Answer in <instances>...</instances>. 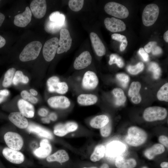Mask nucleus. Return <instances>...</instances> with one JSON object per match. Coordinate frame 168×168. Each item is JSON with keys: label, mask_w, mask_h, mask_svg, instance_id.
<instances>
[{"label": "nucleus", "mask_w": 168, "mask_h": 168, "mask_svg": "<svg viewBox=\"0 0 168 168\" xmlns=\"http://www.w3.org/2000/svg\"><path fill=\"white\" fill-rule=\"evenodd\" d=\"M141 86V84L138 82H133L130 86L128 95L131 97V100L134 104H138L142 100V97L139 93Z\"/></svg>", "instance_id": "5701e85b"}, {"label": "nucleus", "mask_w": 168, "mask_h": 168, "mask_svg": "<svg viewBox=\"0 0 168 168\" xmlns=\"http://www.w3.org/2000/svg\"><path fill=\"white\" fill-rule=\"evenodd\" d=\"M106 28L112 32L123 31L126 29V25L122 21L114 17H107L104 20Z\"/></svg>", "instance_id": "9b49d317"}, {"label": "nucleus", "mask_w": 168, "mask_h": 168, "mask_svg": "<svg viewBox=\"0 0 168 168\" xmlns=\"http://www.w3.org/2000/svg\"><path fill=\"white\" fill-rule=\"evenodd\" d=\"M151 52L152 54L157 55L161 54L162 51L160 47L156 45L153 48Z\"/></svg>", "instance_id": "3c124183"}, {"label": "nucleus", "mask_w": 168, "mask_h": 168, "mask_svg": "<svg viewBox=\"0 0 168 168\" xmlns=\"http://www.w3.org/2000/svg\"><path fill=\"white\" fill-rule=\"evenodd\" d=\"M63 26L57 22L50 21L49 18L46 20L44 24V29L46 31L52 34L57 33Z\"/></svg>", "instance_id": "c756f323"}, {"label": "nucleus", "mask_w": 168, "mask_h": 168, "mask_svg": "<svg viewBox=\"0 0 168 168\" xmlns=\"http://www.w3.org/2000/svg\"><path fill=\"white\" fill-rule=\"evenodd\" d=\"M165 147L160 143H156L144 152L145 156L148 159L152 160L156 156L163 153L165 151Z\"/></svg>", "instance_id": "393cba45"}, {"label": "nucleus", "mask_w": 168, "mask_h": 168, "mask_svg": "<svg viewBox=\"0 0 168 168\" xmlns=\"http://www.w3.org/2000/svg\"><path fill=\"white\" fill-rule=\"evenodd\" d=\"M157 97L160 101H168V83L164 84L160 89L157 94Z\"/></svg>", "instance_id": "f704fd0d"}, {"label": "nucleus", "mask_w": 168, "mask_h": 168, "mask_svg": "<svg viewBox=\"0 0 168 168\" xmlns=\"http://www.w3.org/2000/svg\"><path fill=\"white\" fill-rule=\"evenodd\" d=\"M163 38L165 40L166 42H168V30L166 31L164 34Z\"/></svg>", "instance_id": "bf43d9fd"}, {"label": "nucleus", "mask_w": 168, "mask_h": 168, "mask_svg": "<svg viewBox=\"0 0 168 168\" xmlns=\"http://www.w3.org/2000/svg\"><path fill=\"white\" fill-rule=\"evenodd\" d=\"M108 117L105 115L97 116L93 118L90 122V125L92 128H101L109 122Z\"/></svg>", "instance_id": "a878e982"}, {"label": "nucleus", "mask_w": 168, "mask_h": 168, "mask_svg": "<svg viewBox=\"0 0 168 168\" xmlns=\"http://www.w3.org/2000/svg\"><path fill=\"white\" fill-rule=\"evenodd\" d=\"M100 168H110V167L107 164L104 163L101 165Z\"/></svg>", "instance_id": "e2e57ef3"}, {"label": "nucleus", "mask_w": 168, "mask_h": 168, "mask_svg": "<svg viewBox=\"0 0 168 168\" xmlns=\"http://www.w3.org/2000/svg\"><path fill=\"white\" fill-rule=\"evenodd\" d=\"M57 118V114L54 113H51L49 116V118L52 121L56 120Z\"/></svg>", "instance_id": "6e6d98bb"}, {"label": "nucleus", "mask_w": 168, "mask_h": 168, "mask_svg": "<svg viewBox=\"0 0 168 168\" xmlns=\"http://www.w3.org/2000/svg\"><path fill=\"white\" fill-rule=\"evenodd\" d=\"M128 44V41L127 40L124 41L122 42L120 46V50L121 51L124 50Z\"/></svg>", "instance_id": "864d4df0"}, {"label": "nucleus", "mask_w": 168, "mask_h": 168, "mask_svg": "<svg viewBox=\"0 0 168 168\" xmlns=\"http://www.w3.org/2000/svg\"><path fill=\"white\" fill-rule=\"evenodd\" d=\"M78 125L74 122H69L64 124H59L56 125L54 128L55 135L59 137H63L68 133L76 130Z\"/></svg>", "instance_id": "f8f14e48"}, {"label": "nucleus", "mask_w": 168, "mask_h": 168, "mask_svg": "<svg viewBox=\"0 0 168 168\" xmlns=\"http://www.w3.org/2000/svg\"><path fill=\"white\" fill-rule=\"evenodd\" d=\"M160 166L162 168H168V162H163L160 164Z\"/></svg>", "instance_id": "13d9d810"}, {"label": "nucleus", "mask_w": 168, "mask_h": 168, "mask_svg": "<svg viewBox=\"0 0 168 168\" xmlns=\"http://www.w3.org/2000/svg\"><path fill=\"white\" fill-rule=\"evenodd\" d=\"M29 81L28 77L24 75L22 71L18 70L16 71L12 82V83L15 85L19 83L27 84Z\"/></svg>", "instance_id": "72a5a7b5"}, {"label": "nucleus", "mask_w": 168, "mask_h": 168, "mask_svg": "<svg viewBox=\"0 0 168 168\" xmlns=\"http://www.w3.org/2000/svg\"><path fill=\"white\" fill-rule=\"evenodd\" d=\"M109 63L110 65L116 64L120 68H122L124 65V63L122 58L115 54H112L110 55Z\"/></svg>", "instance_id": "ea45409f"}, {"label": "nucleus", "mask_w": 168, "mask_h": 168, "mask_svg": "<svg viewBox=\"0 0 168 168\" xmlns=\"http://www.w3.org/2000/svg\"><path fill=\"white\" fill-rule=\"evenodd\" d=\"M49 18L51 21L57 22L63 26L64 25L65 16L64 14L60 13L58 11L52 12L50 14Z\"/></svg>", "instance_id": "c9c22d12"}, {"label": "nucleus", "mask_w": 168, "mask_h": 168, "mask_svg": "<svg viewBox=\"0 0 168 168\" xmlns=\"http://www.w3.org/2000/svg\"><path fill=\"white\" fill-rule=\"evenodd\" d=\"M83 168H97L96 167H84Z\"/></svg>", "instance_id": "0e129e2a"}, {"label": "nucleus", "mask_w": 168, "mask_h": 168, "mask_svg": "<svg viewBox=\"0 0 168 168\" xmlns=\"http://www.w3.org/2000/svg\"><path fill=\"white\" fill-rule=\"evenodd\" d=\"M30 7L31 12L36 18L41 19L45 15L47 9L45 0H33L30 4Z\"/></svg>", "instance_id": "9d476101"}, {"label": "nucleus", "mask_w": 168, "mask_h": 168, "mask_svg": "<svg viewBox=\"0 0 168 168\" xmlns=\"http://www.w3.org/2000/svg\"><path fill=\"white\" fill-rule=\"evenodd\" d=\"M42 47L39 41H32L26 45L19 55V59L22 62H27L36 59L39 56Z\"/></svg>", "instance_id": "f03ea898"}, {"label": "nucleus", "mask_w": 168, "mask_h": 168, "mask_svg": "<svg viewBox=\"0 0 168 168\" xmlns=\"http://www.w3.org/2000/svg\"><path fill=\"white\" fill-rule=\"evenodd\" d=\"M47 102L50 107L55 108H67L70 104V102L67 97L61 96L51 97L48 99Z\"/></svg>", "instance_id": "dca6fc26"}, {"label": "nucleus", "mask_w": 168, "mask_h": 168, "mask_svg": "<svg viewBox=\"0 0 168 168\" xmlns=\"http://www.w3.org/2000/svg\"><path fill=\"white\" fill-rule=\"evenodd\" d=\"M83 0H70L68 2V6L73 11L78 12L82 8L84 5Z\"/></svg>", "instance_id": "4c0bfd02"}, {"label": "nucleus", "mask_w": 168, "mask_h": 168, "mask_svg": "<svg viewBox=\"0 0 168 168\" xmlns=\"http://www.w3.org/2000/svg\"><path fill=\"white\" fill-rule=\"evenodd\" d=\"M125 147L124 145L120 142L113 141L108 145L105 152L108 157H116L124 151Z\"/></svg>", "instance_id": "aec40b11"}, {"label": "nucleus", "mask_w": 168, "mask_h": 168, "mask_svg": "<svg viewBox=\"0 0 168 168\" xmlns=\"http://www.w3.org/2000/svg\"><path fill=\"white\" fill-rule=\"evenodd\" d=\"M8 118L12 123L20 128H26L28 125L27 120L20 112H12Z\"/></svg>", "instance_id": "6ab92c4d"}, {"label": "nucleus", "mask_w": 168, "mask_h": 168, "mask_svg": "<svg viewBox=\"0 0 168 168\" xmlns=\"http://www.w3.org/2000/svg\"><path fill=\"white\" fill-rule=\"evenodd\" d=\"M59 82V78L56 76H53L49 78L47 82L49 91L51 92H56Z\"/></svg>", "instance_id": "473e14b6"}, {"label": "nucleus", "mask_w": 168, "mask_h": 168, "mask_svg": "<svg viewBox=\"0 0 168 168\" xmlns=\"http://www.w3.org/2000/svg\"><path fill=\"white\" fill-rule=\"evenodd\" d=\"M90 36L92 45L96 54L99 56L104 55L106 51L105 47L98 35L91 32Z\"/></svg>", "instance_id": "412c9836"}, {"label": "nucleus", "mask_w": 168, "mask_h": 168, "mask_svg": "<svg viewBox=\"0 0 168 168\" xmlns=\"http://www.w3.org/2000/svg\"><path fill=\"white\" fill-rule=\"evenodd\" d=\"M98 100L95 95L91 94H82L77 98L78 103L82 105H90L95 104Z\"/></svg>", "instance_id": "bb28decb"}, {"label": "nucleus", "mask_w": 168, "mask_h": 168, "mask_svg": "<svg viewBox=\"0 0 168 168\" xmlns=\"http://www.w3.org/2000/svg\"><path fill=\"white\" fill-rule=\"evenodd\" d=\"M144 65L141 62H139L135 65H129L127 67V70L132 75H136L143 70Z\"/></svg>", "instance_id": "58836bf2"}, {"label": "nucleus", "mask_w": 168, "mask_h": 168, "mask_svg": "<svg viewBox=\"0 0 168 168\" xmlns=\"http://www.w3.org/2000/svg\"><path fill=\"white\" fill-rule=\"evenodd\" d=\"M117 79L119 81L124 87H126L129 82L130 78L128 76L123 73H119L116 75Z\"/></svg>", "instance_id": "79ce46f5"}, {"label": "nucleus", "mask_w": 168, "mask_h": 168, "mask_svg": "<svg viewBox=\"0 0 168 168\" xmlns=\"http://www.w3.org/2000/svg\"><path fill=\"white\" fill-rule=\"evenodd\" d=\"M5 142L10 148L16 151L20 150L23 145V140L22 137L18 133L8 132L4 136Z\"/></svg>", "instance_id": "0eeeda50"}, {"label": "nucleus", "mask_w": 168, "mask_h": 168, "mask_svg": "<svg viewBox=\"0 0 168 168\" xmlns=\"http://www.w3.org/2000/svg\"><path fill=\"white\" fill-rule=\"evenodd\" d=\"M5 18L4 15L0 12V27H1L3 23Z\"/></svg>", "instance_id": "4d7b16f0"}, {"label": "nucleus", "mask_w": 168, "mask_h": 168, "mask_svg": "<svg viewBox=\"0 0 168 168\" xmlns=\"http://www.w3.org/2000/svg\"><path fill=\"white\" fill-rule=\"evenodd\" d=\"M148 70L153 72V77L155 79H158L161 75V69L156 63L151 62L148 65Z\"/></svg>", "instance_id": "e433bc0d"}, {"label": "nucleus", "mask_w": 168, "mask_h": 168, "mask_svg": "<svg viewBox=\"0 0 168 168\" xmlns=\"http://www.w3.org/2000/svg\"><path fill=\"white\" fill-rule=\"evenodd\" d=\"M59 40L56 37L47 40L43 49V54L45 60L47 62L52 61L54 58L59 45Z\"/></svg>", "instance_id": "423d86ee"}, {"label": "nucleus", "mask_w": 168, "mask_h": 168, "mask_svg": "<svg viewBox=\"0 0 168 168\" xmlns=\"http://www.w3.org/2000/svg\"><path fill=\"white\" fill-rule=\"evenodd\" d=\"M16 72L15 68H9L6 72L1 82L2 87L7 88L12 85Z\"/></svg>", "instance_id": "c85d7f7f"}, {"label": "nucleus", "mask_w": 168, "mask_h": 168, "mask_svg": "<svg viewBox=\"0 0 168 168\" xmlns=\"http://www.w3.org/2000/svg\"><path fill=\"white\" fill-rule=\"evenodd\" d=\"M52 151V147L47 139H43L40 142V147L35 149L33 153L34 155L39 158L47 157Z\"/></svg>", "instance_id": "f3484780"}, {"label": "nucleus", "mask_w": 168, "mask_h": 168, "mask_svg": "<svg viewBox=\"0 0 168 168\" xmlns=\"http://www.w3.org/2000/svg\"><path fill=\"white\" fill-rule=\"evenodd\" d=\"M17 105L20 112L25 117L32 118L34 116V107L28 101L23 99H20L18 101Z\"/></svg>", "instance_id": "4be33fe9"}, {"label": "nucleus", "mask_w": 168, "mask_h": 168, "mask_svg": "<svg viewBox=\"0 0 168 168\" xmlns=\"http://www.w3.org/2000/svg\"><path fill=\"white\" fill-rule=\"evenodd\" d=\"M6 41L5 39L0 35V48L3 47L5 44Z\"/></svg>", "instance_id": "5fc2aeb1"}, {"label": "nucleus", "mask_w": 168, "mask_h": 168, "mask_svg": "<svg viewBox=\"0 0 168 168\" xmlns=\"http://www.w3.org/2000/svg\"><path fill=\"white\" fill-rule=\"evenodd\" d=\"M98 82V79L96 73L92 71H88L84 75L82 84L85 89L91 90L97 86Z\"/></svg>", "instance_id": "ddd939ff"}, {"label": "nucleus", "mask_w": 168, "mask_h": 168, "mask_svg": "<svg viewBox=\"0 0 168 168\" xmlns=\"http://www.w3.org/2000/svg\"><path fill=\"white\" fill-rule=\"evenodd\" d=\"M111 130V125L109 122L106 125L100 128V134L103 137H107L110 134Z\"/></svg>", "instance_id": "37998d69"}, {"label": "nucleus", "mask_w": 168, "mask_h": 168, "mask_svg": "<svg viewBox=\"0 0 168 168\" xmlns=\"http://www.w3.org/2000/svg\"><path fill=\"white\" fill-rule=\"evenodd\" d=\"M113 93L115 98V104L120 106L124 104L126 100V97L124 91L121 88H116L112 91Z\"/></svg>", "instance_id": "2f4dec72"}, {"label": "nucleus", "mask_w": 168, "mask_h": 168, "mask_svg": "<svg viewBox=\"0 0 168 168\" xmlns=\"http://www.w3.org/2000/svg\"><path fill=\"white\" fill-rule=\"evenodd\" d=\"M142 168H147V167H142Z\"/></svg>", "instance_id": "69168bd1"}, {"label": "nucleus", "mask_w": 168, "mask_h": 168, "mask_svg": "<svg viewBox=\"0 0 168 168\" xmlns=\"http://www.w3.org/2000/svg\"><path fill=\"white\" fill-rule=\"evenodd\" d=\"M138 53L142 58L144 61L147 62L149 60L148 55L142 48H141L139 49L138 51Z\"/></svg>", "instance_id": "8fccbe9b"}, {"label": "nucleus", "mask_w": 168, "mask_h": 168, "mask_svg": "<svg viewBox=\"0 0 168 168\" xmlns=\"http://www.w3.org/2000/svg\"><path fill=\"white\" fill-rule=\"evenodd\" d=\"M104 10L108 14L119 18H125L129 15L128 11L125 7L115 2H110L106 3Z\"/></svg>", "instance_id": "39448f33"}, {"label": "nucleus", "mask_w": 168, "mask_h": 168, "mask_svg": "<svg viewBox=\"0 0 168 168\" xmlns=\"http://www.w3.org/2000/svg\"><path fill=\"white\" fill-rule=\"evenodd\" d=\"M147 137V133L143 129L135 126L129 127L125 141L129 145L138 147L143 144Z\"/></svg>", "instance_id": "f257e3e1"}, {"label": "nucleus", "mask_w": 168, "mask_h": 168, "mask_svg": "<svg viewBox=\"0 0 168 168\" xmlns=\"http://www.w3.org/2000/svg\"><path fill=\"white\" fill-rule=\"evenodd\" d=\"M105 152V147L103 145L97 146L90 156L91 160L93 162L99 161L104 156Z\"/></svg>", "instance_id": "7c9ffc66"}, {"label": "nucleus", "mask_w": 168, "mask_h": 168, "mask_svg": "<svg viewBox=\"0 0 168 168\" xmlns=\"http://www.w3.org/2000/svg\"><path fill=\"white\" fill-rule=\"evenodd\" d=\"M30 94L33 96H36L38 94L37 92L33 89H31L30 90Z\"/></svg>", "instance_id": "052dcab7"}, {"label": "nucleus", "mask_w": 168, "mask_h": 168, "mask_svg": "<svg viewBox=\"0 0 168 168\" xmlns=\"http://www.w3.org/2000/svg\"><path fill=\"white\" fill-rule=\"evenodd\" d=\"M115 165L117 168H134L137 165V162L133 158L119 157L116 160Z\"/></svg>", "instance_id": "cd10ccee"}, {"label": "nucleus", "mask_w": 168, "mask_h": 168, "mask_svg": "<svg viewBox=\"0 0 168 168\" xmlns=\"http://www.w3.org/2000/svg\"><path fill=\"white\" fill-rule=\"evenodd\" d=\"M31 17L32 13L30 9L28 7H27L23 13L15 16L14 24L18 27H25L30 22Z\"/></svg>", "instance_id": "2eb2a0df"}, {"label": "nucleus", "mask_w": 168, "mask_h": 168, "mask_svg": "<svg viewBox=\"0 0 168 168\" xmlns=\"http://www.w3.org/2000/svg\"><path fill=\"white\" fill-rule=\"evenodd\" d=\"M157 43L156 41L149 42L144 46L145 52L147 53H150L152 51L153 48L156 45Z\"/></svg>", "instance_id": "de8ad7c7"}, {"label": "nucleus", "mask_w": 168, "mask_h": 168, "mask_svg": "<svg viewBox=\"0 0 168 168\" xmlns=\"http://www.w3.org/2000/svg\"><path fill=\"white\" fill-rule=\"evenodd\" d=\"M42 121L44 123H50V119L48 118H44L42 119Z\"/></svg>", "instance_id": "680f3d73"}, {"label": "nucleus", "mask_w": 168, "mask_h": 168, "mask_svg": "<svg viewBox=\"0 0 168 168\" xmlns=\"http://www.w3.org/2000/svg\"><path fill=\"white\" fill-rule=\"evenodd\" d=\"M48 112L45 109L42 108L39 109L38 113L39 115L42 117H45L47 115Z\"/></svg>", "instance_id": "603ef678"}, {"label": "nucleus", "mask_w": 168, "mask_h": 168, "mask_svg": "<svg viewBox=\"0 0 168 168\" xmlns=\"http://www.w3.org/2000/svg\"><path fill=\"white\" fill-rule=\"evenodd\" d=\"M60 37L59 40V45L57 53L61 54L67 52L71 46L72 39L68 30L66 28H62L60 31Z\"/></svg>", "instance_id": "6e6552de"}, {"label": "nucleus", "mask_w": 168, "mask_h": 168, "mask_svg": "<svg viewBox=\"0 0 168 168\" xmlns=\"http://www.w3.org/2000/svg\"><path fill=\"white\" fill-rule=\"evenodd\" d=\"M68 86L67 83L64 82H59L56 92L60 94H64L68 91Z\"/></svg>", "instance_id": "c03bdc74"}, {"label": "nucleus", "mask_w": 168, "mask_h": 168, "mask_svg": "<svg viewBox=\"0 0 168 168\" xmlns=\"http://www.w3.org/2000/svg\"><path fill=\"white\" fill-rule=\"evenodd\" d=\"M158 140L161 143V144L163 145L164 147L168 148V138L167 137L164 135H161L159 137Z\"/></svg>", "instance_id": "09e8293b"}, {"label": "nucleus", "mask_w": 168, "mask_h": 168, "mask_svg": "<svg viewBox=\"0 0 168 168\" xmlns=\"http://www.w3.org/2000/svg\"><path fill=\"white\" fill-rule=\"evenodd\" d=\"M91 61L92 57L89 52L84 51L76 58L74 62V68L76 70L84 69L89 66Z\"/></svg>", "instance_id": "4468645a"}, {"label": "nucleus", "mask_w": 168, "mask_h": 168, "mask_svg": "<svg viewBox=\"0 0 168 168\" xmlns=\"http://www.w3.org/2000/svg\"><path fill=\"white\" fill-rule=\"evenodd\" d=\"M2 154L8 161L14 164H21L25 160L24 156L21 152L9 147H6L3 148Z\"/></svg>", "instance_id": "1a4fd4ad"}, {"label": "nucleus", "mask_w": 168, "mask_h": 168, "mask_svg": "<svg viewBox=\"0 0 168 168\" xmlns=\"http://www.w3.org/2000/svg\"><path fill=\"white\" fill-rule=\"evenodd\" d=\"M69 159L68 153L66 151L63 149L58 151L46 158V160L48 162L56 161L61 164L68 161Z\"/></svg>", "instance_id": "b1692460"}, {"label": "nucleus", "mask_w": 168, "mask_h": 168, "mask_svg": "<svg viewBox=\"0 0 168 168\" xmlns=\"http://www.w3.org/2000/svg\"><path fill=\"white\" fill-rule=\"evenodd\" d=\"M27 130L29 132L35 133L40 137L50 139L53 138V135L49 131L34 123L29 124Z\"/></svg>", "instance_id": "a211bd4d"}, {"label": "nucleus", "mask_w": 168, "mask_h": 168, "mask_svg": "<svg viewBox=\"0 0 168 168\" xmlns=\"http://www.w3.org/2000/svg\"><path fill=\"white\" fill-rule=\"evenodd\" d=\"M10 94L9 91L6 89L0 90V104L4 102Z\"/></svg>", "instance_id": "a18cd8bd"}, {"label": "nucleus", "mask_w": 168, "mask_h": 168, "mask_svg": "<svg viewBox=\"0 0 168 168\" xmlns=\"http://www.w3.org/2000/svg\"><path fill=\"white\" fill-rule=\"evenodd\" d=\"M21 95L23 99L27 101L30 102L33 104H35L38 102L37 99L27 91H22L21 93Z\"/></svg>", "instance_id": "a19ab883"}, {"label": "nucleus", "mask_w": 168, "mask_h": 168, "mask_svg": "<svg viewBox=\"0 0 168 168\" xmlns=\"http://www.w3.org/2000/svg\"><path fill=\"white\" fill-rule=\"evenodd\" d=\"M111 38L112 39L120 42L127 40L126 37L120 34L115 33L112 35Z\"/></svg>", "instance_id": "49530a36"}, {"label": "nucleus", "mask_w": 168, "mask_h": 168, "mask_svg": "<svg viewBox=\"0 0 168 168\" xmlns=\"http://www.w3.org/2000/svg\"><path fill=\"white\" fill-rule=\"evenodd\" d=\"M167 115V111L164 108L154 106L146 108L143 113V117L147 121L152 122L165 119Z\"/></svg>", "instance_id": "7ed1b4c3"}, {"label": "nucleus", "mask_w": 168, "mask_h": 168, "mask_svg": "<svg viewBox=\"0 0 168 168\" xmlns=\"http://www.w3.org/2000/svg\"><path fill=\"white\" fill-rule=\"evenodd\" d=\"M159 9L155 4L147 5L143 11L142 18L143 24L147 26L153 25L156 21L159 15Z\"/></svg>", "instance_id": "20e7f679"}]
</instances>
